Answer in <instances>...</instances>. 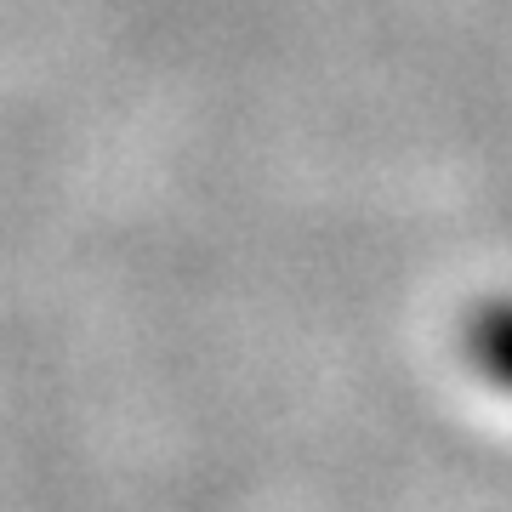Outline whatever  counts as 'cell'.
I'll return each instance as SVG.
<instances>
[{
  "label": "cell",
  "mask_w": 512,
  "mask_h": 512,
  "mask_svg": "<svg viewBox=\"0 0 512 512\" xmlns=\"http://www.w3.org/2000/svg\"><path fill=\"white\" fill-rule=\"evenodd\" d=\"M461 348H467V359H473L484 382L512 393V296H490V302H478L467 313Z\"/></svg>",
  "instance_id": "1"
}]
</instances>
